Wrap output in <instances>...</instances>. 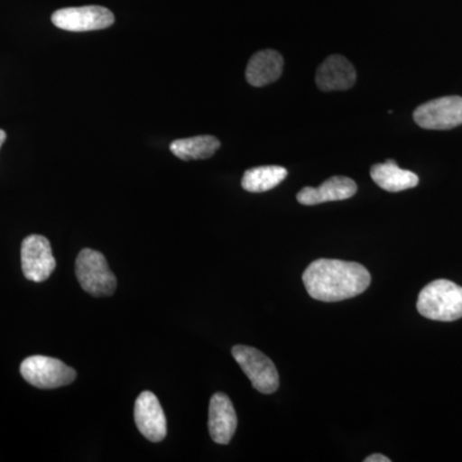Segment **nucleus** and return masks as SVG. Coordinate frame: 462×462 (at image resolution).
Instances as JSON below:
<instances>
[{
	"mask_svg": "<svg viewBox=\"0 0 462 462\" xmlns=\"http://www.w3.org/2000/svg\"><path fill=\"white\" fill-rule=\"evenodd\" d=\"M302 281L314 300L339 302L364 293L372 275L363 264L321 258L307 267Z\"/></svg>",
	"mask_w": 462,
	"mask_h": 462,
	"instance_id": "obj_1",
	"label": "nucleus"
},
{
	"mask_svg": "<svg viewBox=\"0 0 462 462\" xmlns=\"http://www.w3.org/2000/svg\"><path fill=\"white\" fill-rule=\"evenodd\" d=\"M418 311L430 320H458L462 318V287L445 279L430 282L419 294Z\"/></svg>",
	"mask_w": 462,
	"mask_h": 462,
	"instance_id": "obj_2",
	"label": "nucleus"
},
{
	"mask_svg": "<svg viewBox=\"0 0 462 462\" xmlns=\"http://www.w3.org/2000/svg\"><path fill=\"white\" fill-rule=\"evenodd\" d=\"M76 276L81 288L94 297H109L115 293L117 281L107 260L100 252L85 248L76 260Z\"/></svg>",
	"mask_w": 462,
	"mask_h": 462,
	"instance_id": "obj_3",
	"label": "nucleus"
},
{
	"mask_svg": "<svg viewBox=\"0 0 462 462\" xmlns=\"http://www.w3.org/2000/svg\"><path fill=\"white\" fill-rule=\"evenodd\" d=\"M20 372L29 384L41 389L65 387L76 379V372L72 367L57 358L42 355L23 360Z\"/></svg>",
	"mask_w": 462,
	"mask_h": 462,
	"instance_id": "obj_4",
	"label": "nucleus"
},
{
	"mask_svg": "<svg viewBox=\"0 0 462 462\" xmlns=\"http://www.w3.org/2000/svg\"><path fill=\"white\" fill-rule=\"evenodd\" d=\"M233 356L254 389L263 394H272L278 391V370L266 355L254 346H236Z\"/></svg>",
	"mask_w": 462,
	"mask_h": 462,
	"instance_id": "obj_5",
	"label": "nucleus"
},
{
	"mask_svg": "<svg viewBox=\"0 0 462 462\" xmlns=\"http://www.w3.org/2000/svg\"><path fill=\"white\" fill-rule=\"evenodd\" d=\"M51 23L66 32H85L111 27L115 23V16L109 9L100 5H85L58 9L51 16Z\"/></svg>",
	"mask_w": 462,
	"mask_h": 462,
	"instance_id": "obj_6",
	"label": "nucleus"
},
{
	"mask_svg": "<svg viewBox=\"0 0 462 462\" xmlns=\"http://www.w3.org/2000/svg\"><path fill=\"white\" fill-rule=\"evenodd\" d=\"M413 120L427 130H449L462 125V98L443 97L419 106L413 112Z\"/></svg>",
	"mask_w": 462,
	"mask_h": 462,
	"instance_id": "obj_7",
	"label": "nucleus"
},
{
	"mask_svg": "<svg viewBox=\"0 0 462 462\" xmlns=\"http://www.w3.org/2000/svg\"><path fill=\"white\" fill-rule=\"evenodd\" d=\"M21 263L27 281H47L57 266L56 258L51 254L50 240L36 234L27 236L21 247Z\"/></svg>",
	"mask_w": 462,
	"mask_h": 462,
	"instance_id": "obj_8",
	"label": "nucleus"
},
{
	"mask_svg": "<svg viewBox=\"0 0 462 462\" xmlns=\"http://www.w3.org/2000/svg\"><path fill=\"white\" fill-rule=\"evenodd\" d=\"M134 419L136 427L151 442H161L165 439L167 434V422L162 406L152 392H143L135 401Z\"/></svg>",
	"mask_w": 462,
	"mask_h": 462,
	"instance_id": "obj_9",
	"label": "nucleus"
},
{
	"mask_svg": "<svg viewBox=\"0 0 462 462\" xmlns=\"http://www.w3.org/2000/svg\"><path fill=\"white\" fill-rule=\"evenodd\" d=\"M238 425L236 409L225 393H215L209 401L208 430L212 440L218 445H227Z\"/></svg>",
	"mask_w": 462,
	"mask_h": 462,
	"instance_id": "obj_10",
	"label": "nucleus"
},
{
	"mask_svg": "<svg viewBox=\"0 0 462 462\" xmlns=\"http://www.w3.org/2000/svg\"><path fill=\"white\" fill-rule=\"evenodd\" d=\"M357 79L354 65L340 54L328 57L316 72V84L322 91L348 90Z\"/></svg>",
	"mask_w": 462,
	"mask_h": 462,
	"instance_id": "obj_11",
	"label": "nucleus"
},
{
	"mask_svg": "<svg viewBox=\"0 0 462 462\" xmlns=\"http://www.w3.org/2000/svg\"><path fill=\"white\" fill-rule=\"evenodd\" d=\"M356 193H357V185L352 179L346 176H333L322 182L319 188H303L297 194V200L303 206H315L325 202L349 199Z\"/></svg>",
	"mask_w": 462,
	"mask_h": 462,
	"instance_id": "obj_12",
	"label": "nucleus"
},
{
	"mask_svg": "<svg viewBox=\"0 0 462 462\" xmlns=\"http://www.w3.org/2000/svg\"><path fill=\"white\" fill-rule=\"evenodd\" d=\"M284 60L279 51L266 50L257 51L249 60L245 78L252 87H264L281 79Z\"/></svg>",
	"mask_w": 462,
	"mask_h": 462,
	"instance_id": "obj_13",
	"label": "nucleus"
},
{
	"mask_svg": "<svg viewBox=\"0 0 462 462\" xmlns=\"http://www.w3.org/2000/svg\"><path fill=\"white\" fill-rule=\"evenodd\" d=\"M370 175L378 187L391 193L411 189L419 184V176L401 169L394 160H387L385 163H376L370 170Z\"/></svg>",
	"mask_w": 462,
	"mask_h": 462,
	"instance_id": "obj_14",
	"label": "nucleus"
},
{
	"mask_svg": "<svg viewBox=\"0 0 462 462\" xmlns=\"http://www.w3.org/2000/svg\"><path fill=\"white\" fill-rule=\"evenodd\" d=\"M220 141L212 135L193 136L171 143L170 149L182 161L207 160L220 148Z\"/></svg>",
	"mask_w": 462,
	"mask_h": 462,
	"instance_id": "obj_15",
	"label": "nucleus"
},
{
	"mask_svg": "<svg viewBox=\"0 0 462 462\" xmlns=\"http://www.w3.org/2000/svg\"><path fill=\"white\" fill-rule=\"evenodd\" d=\"M287 176L288 170L282 166L254 167L243 175L242 187L249 193H263L278 187Z\"/></svg>",
	"mask_w": 462,
	"mask_h": 462,
	"instance_id": "obj_16",
	"label": "nucleus"
},
{
	"mask_svg": "<svg viewBox=\"0 0 462 462\" xmlns=\"http://www.w3.org/2000/svg\"><path fill=\"white\" fill-rule=\"evenodd\" d=\"M365 462H391V458L384 455L374 454L365 458Z\"/></svg>",
	"mask_w": 462,
	"mask_h": 462,
	"instance_id": "obj_17",
	"label": "nucleus"
},
{
	"mask_svg": "<svg viewBox=\"0 0 462 462\" xmlns=\"http://www.w3.org/2000/svg\"><path fill=\"white\" fill-rule=\"evenodd\" d=\"M7 139V134H5V130L0 129V147H2L3 143Z\"/></svg>",
	"mask_w": 462,
	"mask_h": 462,
	"instance_id": "obj_18",
	"label": "nucleus"
}]
</instances>
